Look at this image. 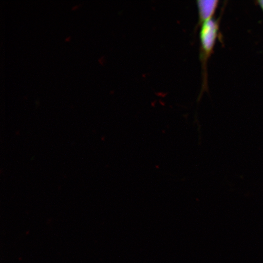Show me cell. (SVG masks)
<instances>
[{
  "instance_id": "obj_3",
  "label": "cell",
  "mask_w": 263,
  "mask_h": 263,
  "mask_svg": "<svg viewBox=\"0 0 263 263\" xmlns=\"http://www.w3.org/2000/svg\"><path fill=\"white\" fill-rule=\"evenodd\" d=\"M257 2L263 12V0H258Z\"/></svg>"
},
{
  "instance_id": "obj_2",
  "label": "cell",
  "mask_w": 263,
  "mask_h": 263,
  "mask_svg": "<svg viewBox=\"0 0 263 263\" xmlns=\"http://www.w3.org/2000/svg\"><path fill=\"white\" fill-rule=\"evenodd\" d=\"M218 2L219 1L217 0H198L197 1L200 24L212 18L218 6Z\"/></svg>"
},
{
  "instance_id": "obj_1",
  "label": "cell",
  "mask_w": 263,
  "mask_h": 263,
  "mask_svg": "<svg viewBox=\"0 0 263 263\" xmlns=\"http://www.w3.org/2000/svg\"><path fill=\"white\" fill-rule=\"evenodd\" d=\"M219 31V23L213 18L201 24L200 31L201 59L203 63L204 79L206 76V65L207 59L213 51Z\"/></svg>"
}]
</instances>
